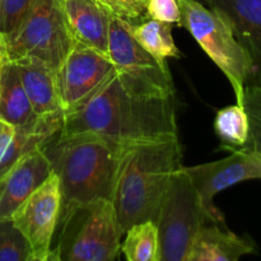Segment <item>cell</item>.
Returning a JSON list of instances; mask_svg holds the SVG:
<instances>
[{
    "instance_id": "22",
    "label": "cell",
    "mask_w": 261,
    "mask_h": 261,
    "mask_svg": "<svg viewBox=\"0 0 261 261\" xmlns=\"http://www.w3.org/2000/svg\"><path fill=\"white\" fill-rule=\"evenodd\" d=\"M242 107L249 117L250 133L241 150L261 153V86L247 83L245 86Z\"/></svg>"
},
{
    "instance_id": "3",
    "label": "cell",
    "mask_w": 261,
    "mask_h": 261,
    "mask_svg": "<svg viewBox=\"0 0 261 261\" xmlns=\"http://www.w3.org/2000/svg\"><path fill=\"white\" fill-rule=\"evenodd\" d=\"M180 139L134 144L122 158L111 203L122 234L157 221L173 175L182 167Z\"/></svg>"
},
{
    "instance_id": "19",
    "label": "cell",
    "mask_w": 261,
    "mask_h": 261,
    "mask_svg": "<svg viewBox=\"0 0 261 261\" xmlns=\"http://www.w3.org/2000/svg\"><path fill=\"white\" fill-rule=\"evenodd\" d=\"M125 234L120 251L126 261H160V237L155 222L134 224Z\"/></svg>"
},
{
    "instance_id": "4",
    "label": "cell",
    "mask_w": 261,
    "mask_h": 261,
    "mask_svg": "<svg viewBox=\"0 0 261 261\" xmlns=\"http://www.w3.org/2000/svg\"><path fill=\"white\" fill-rule=\"evenodd\" d=\"M182 25L201 50L231 83L237 105L242 106L245 86L252 74V63L237 40L228 18L221 10L205 7L199 0H177Z\"/></svg>"
},
{
    "instance_id": "7",
    "label": "cell",
    "mask_w": 261,
    "mask_h": 261,
    "mask_svg": "<svg viewBox=\"0 0 261 261\" xmlns=\"http://www.w3.org/2000/svg\"><path fill=\"white\" fill-rule=\"evenodd\" d=\"M182 167L173 175L155 221L160 261H188L199 229L212 223Z\"/></svg>"
},
{
    "instance_id": "1",
    "label": "cell",
    "mask_w": 261,
    "mask_h": 261,
    "mask_svg": "<svg viewBox=\"0 0 261 261\" xmlns=\"http://www.w3.org/2000/svg\"><path fill=\"white\" fill-rule=\"evenodd\" d=\"M87 133L125 145L178 138L173 97L161 96L116 71L64 116L60 135Z\"/></svg>"
},
{
    "instance_id": "25",
    "label": "cell",
    "mask_w": 261,
    "mask_h": 261,
    "mask_svg": "<svg viewBox=\"0 0 261 261\" xmlns=\"http://www.w3.org/2000/svg\"><path fill=\"white\" fill-rule=\"evenodd\" d=\"M145 14L148 19L180 25L181 14L177 0H148Z\"/></svg>"
},
{
    "instance_id": "9",
    "label": "cell",
    "mask_w": 261,
    "mask_h": 261,
    "mask_svg": "<svg viewBox=\"0 0 261 261\" xmlns=\"http://www.w3.org/2000/svg\"><path fill=\"white\" fill-rule=\"evenodd\" d=\"M109 58L116 71L148 91L173 97L175 88L166 61L158 60L143 48L133 37L130 24L111 15Z\"/></svg>"
},
{
    "instance_id": "23",
    "label": "cell",
    "mask_w": 261,
    "mask_h": 261,
    "mask_svg": "<svg viewBox=\"0 0 261 261\" xmlns=\"http://www.w3.org/2000/svg\"><path fill=\"white\" fill-rule=\"evenodd\" d=\"M107 12L130 25L148 19L145 14L148 0H97Z\"/></svg>"
},
{
    "instance_id": "2",
    "label": "cell",
    "mask_w": 261,
    "mask_h": 261,
    "mask_svg": "<svg viewBox=\"0 0 261 261\" xmlns=\"http://www.w3.org/2000/svg\"><path fill=\"white\" fill-rule=\"evenodd\" d=\"M130 147L87 133H58L43 147L60 182V221L78 206L111 201L122 158Z\"/></svg>"
},
{
    "instance_id": "5",
    "label": "cell",
    "mask_w": 261,
    "mask_h": 261,
    "mask_svg": "<svg viewBox=\"0 0 261 261\" xmlns=\"http://www.w3.org/2000/svg\"><path fill=\"white\" fill-rule=\"evenodd\" d=\"M74 43L61 0H33L19 24L0 42V50L10 61L32 59L56 71Z\"/></svg>"
},
{
    "instance_id": "13",
    "label": "cell",
    "mask_w": 261,
    "mask_h": 261,
    "mask_svg": "<svg viewBox=\"0 0 261 261\" xmlns=\"http://www.w3.org/2000/svg\"><path fill=\"white\" fill-rule=\"evenodd\" d=\"M221 10L228 18L237 40L252 63L247 83L261 86V0H199ZM246 83V84H247Z\"/></svg>"
},
{
    "instance_id": "12",
    "label": "cell",
    "mask_w": 261,
    "mask_h": 261,
    "mask_svg": "<svg viewBox=\"0 0 261 261\" xmlns=\"http://www.w3.org/2000/svg\"><path fill=\"white\" fill-rule=\"evenodd\" d=\"M51 173L53 166L43 148H36L18 158L0 176V219H12Z\"/></svg>"
},
{
    "instance_id": "16",
    "label": "cell",
    "mask_w": 261,
    "mask_h": 261,
    "mask_svg": "<svg viewBox=\"0 0 261 261\" xmlns=\"http://www.w3.org/2000/svg\"><path fill=\"white\" fill-rule=\"evenodd\" d=\"M23 88L38 116L64 114L59 98L56 73L46 64L32 59L14 61Z\"/></svg>"
},
{
    "instance_id": "18",
    "label": "cell",
    "mask_w": 261,
    "mask_h": 261,
    "mask_svg": "<svg viewBox=\"0 0 261 261\" xmlns=\"http://www.w3.org/2000/svg\"><path fill=\"white\" fill-rule=\"evenodd\" d=\"M133 37L143 48L158 60L180 58V51L172 36V24L154 19H145L130 25Z\"/></svg>"
},
{
    "instance_id": "20",
    "label": "cell",
    "mask_w": 261,
    "mask_h": 261,
    "mask_svg": "<svg viewBox=\"0 0 261 261\" xmlns=\"http://www.w3.org/2000/svg\"><path fill=\"white\" fill-rule=\"evenodd\" d=\"M214 130L221 139L222 149H241L249 139L250 124L246 111L240 105L219 110L214 120Z\"/></svg>"
},
{
    "instance_id": "15",
    "label": "cell",
    "mask_w": 261,
    "mask_h": 261,
    "mask_svg": "<svg viewBox=\"0 0 261 261\" xmlns=\"http://www.w3.org/2000/svg\"><path fill=\"white\" fill-rule=\"evenodd\" d=\"M256 250L250 237L239 236L226 226L206 223L196 233L188 261H240L245 255L256 254Z\"/></svg>"
},
{
    "instance_id": "27",
    "label": "cell",
    "mask_w": 261,
    "mask_h": 261,
    "mask_svg": "<svg viewBox=\"0 0 261 261\" xmlns=\"http://www.w3.org/2000/svg\"><path fill=\"white\" fill-rule=\"evenodd\" d=\"M2 60H3V53L2 50H0V66H2Z\"/></svg>"
},
{
    "instance_id": "6",
    "label": "cell",
    "mask_w": 261,
    "mask_h": 261,
    "mask_svg": "<svg viewBox=\"0 0 261 261\" xmlns=\"http://www.w3.org/2000/svg\"><path fill=\"white\" fill-rule=\"evenodd\" d=\"M61 261H115L124 236L111 201L98 200L73 209L59 223Z\"/></svg>"
},
{
    "instance_id": "17",
    "label": "cell",
    "mask_w": 261,
    "mask_h": 261,
    "mask_svg": "<svg viewBox=\"0 0 261 261\" xmlns=\"http://www.w3.org/2000/svg\"><path fill=\"white\" fill-rule=\"evenodd\" d=\"M38 115L23 88L17 64L3 56L0 66V120L14 127L33 124Z\"/></svg>"
},
{
    "instance_id": "8",
    "label": "cell",
    "mask_w": 261,
    "mask_h": 261,
    "mask_svg": "<svg viewBox=\"0 0 261 261\" xmlns=\"http://www.w3.org/2000/svg\"><path fill=\"white\" fill-rule=\"evenodd\" d=\"M201 206L212 223L226 226L223 214L214 205V196L240 182L261 180V153L234 149L231 155L216 162L182 167Z\"/></svg>"
},
{
    "instance_id": "24",
    "label": "cell",
    "mask_w": 261,
    "mask_h": 261,
    "mask_svg": "<svg viewBox=\"0 0 261 261\" xmlns=\"http://www.w3.org/2000/svg\"><path fill=\"white\" fill-rule=\"evenodd\" d=\"M33 0H0V42L19 24Z\"/></svg>"
},
{
    "instance_id": "21",
    "label": "cell",
    "mask_w": 261,
    "mask_h": 261,
    "mask_svg": "<svg viewBox=\"0 0 261 261\" xmlns=\"http://www.w3.org/2000/svg\"><path fill=\"white\" fill-rule=\"evenodd\" d=\"M32 247L12 219H0V261H31Z\"/></svg>"
},
{
    "instance_id": "10",
    "label": "cell",
    "mask_w": 261,
    "mask_h": 261,
    "mask_svg": "<svg viewBox=\"0 0 261 261\" xmlns=\"http://www.w3.org/2000/svg\"><path fill=\"white\" fill-rule=\"evenodd\" d=\"M55 73L65 116L98 91L116 73V68L107 55L75 41Z\"/></svg>"
},
{
    "instance_id": "14",
    "label": "cell",
    "mask_w": 261,
    "mask_h": 261,
    "mask_svg": "<svg viewBox=\"0 0 261 261\" xmlns=\"http://www.w3.org/2000/svg\"><path fill=\"white\" fill-rule=\"evenodd\" d=\"M61 5L74 40L109 56L111 14L97 0H61Z\"/></svg>"
},
{
    "instance_id": "11",
    "label": "cell",
    "mask_w": 261,
    "mask_h": 261,
    "mask_svg": "<svg viewBox=\"0 0 261 261\" xmlns=\"http://www.w3.org/2000/svg\"><path fill=\"white\" fill-rule=\"evenodd\" d=\"M60 213V182L53 172L12 217L14 226L30 242L35 256H43L51 250Z\"/></svg>"
},
{
    "instance_id": "26",
    "label": "cell",
    "mask_w": 261,
    "mask_h": 261,
    "mask_svg": "<svg viewBox=\"0 0 261 261\" xmlns=\"http://www.w3.org/2000/svg\"><path fill=\"white\" fill-rule=\"evenodd\" d=\"M31 261H61V259L58 254V250L53 249L48 251V254L43 255V256H35L33 255Z\"/></svg>"
}]
</instances>
